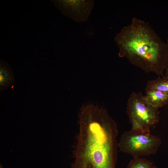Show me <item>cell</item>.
<instances>
[{
    "label": "cell",
    "mask_w": 168,
    "mask_h": 168,
    "mask_svg": "<svg viewBox=\"0 0 168 168\" xmlns=\"http://www.w3.org/2000/svg\"><path fill=\"white\" fill-rule=\"evenodd\" d=\"M14 78L11 73L1 69L0 75V88L4 89L13 82Z\"/></svg>",
    "instance_id": "9"
},
{
    "label": "cell",
    "mask_w": 168,
    "mask_h": 168,
    "mask_svg": "<svg viewBox=\"0 0 168 168\" xmlns=\"http://www.w3.org/2000/svg\"><path fill=\"white\" fill-rule=\"evenodd\" d=\"M62 7L67 14L77 22L85 21L91 13L93 0H69L62 1Z\"/></svg>",
    "instance_id": "5"
},
{
    "label": "cell",
    "mask_w": 168,
    "mask_h": 168,
    "mask_svg": "<svg viewBox=\"0 0 168 168\" xmlns=\"http://www.w3.org/2000/svg\"><path fill=\"white\" fill-rule=\"evenodd\" d=\"M114 40L120 57L126 58L146 73L164 76L168 49L166 43L148 22L133 18L130 23L116 34Z\"/></svg>",
    "instance_id": "2"
},
{
    "label": "cell",
    "mask_w": 168,
    "mask_h": 168,
    "mask_svg": "<svg viewBox=\"0 0 168 168\" xmlns=\"http://www.w3.org/2000/svg\"><path fill=\"white\" fill-rule=\"evenodd\" d=\"M127 113L134 132L150 133L151 128L159 121L158 109L148 103L141 92H133L127 104Z\"/></svg>",
    "instance_id": "3"
},
{
    "label": "cell",
    "mask_w": 168,
    "mask_h": 168,
    "mask_svg": "<svg viewBox=\"0 0 168 168\" xmlns=\"http://www.w3.org/2000/svg\"><path fill=\"white\" fill-rule=\"evenodd\" d=\"M145 90H156L168 93V77L164 76L162 77L159 76L156 79L148 81Z\"/></svg>",
    "instance_id": "7"
},
{
    "label": "cell",
    "mask_w": 168,
    "mask_h": 168,
    "mask_svg": "<svg viewBox=\"0 0 168 168\" xmlns=\"http://www.w3.org/2000/svg\"><path fill=\"white\" fill-rule=\"evenodd\" d=\"M79 129L71 168H116L117 124L103 107L88 104L78 114Z\"/></svg>",
    "instance_id": "1"
},
{
    "label": "cell",
    "mask_w": 168,
    "mask_h": 168,
    "mask_svg": "<svg viewBox=\"0 0 168 168\" xmlns=\"http://www.w3.org/2000/svg\"><path fill=\"white\" fill-rule=\"evenodd\" d=\"M126 168H157L153 163L145 158L133 157Z\"/></svg>",
    "instance_id": "8"
},
{
    "label": "cell",
    "mask_w": 168,
    "mask_h": 168,
    "mask_svg": "<svg viewBox=\"0 0 168 168\" xmlns=\"http://www.w3.org/2000/svg\"><path fill=\"white\" fill-rule=\"evenodd\" d=\"M166 46H167V49H168V39L167 40L166 42Z\"/></svg>",
    "instance_id": "11"
},
{
    "label": "cell",
    "mask_w": 168,
    "mask_h": 168,
    "mask_svg": "<svg viewBox=\"0 0 168 168\" xmlns=\"http://www.w3.org/2000/svg\"><path fill=\"white\" fill-rule=\"evenodd\" d=\"M165 76L168 77V61L165 70Z\"/></svg>",
    "instance_id": "10"
},
{
    "label": "cell",
    "mask_w": 168,
    "mask_h": 168,
    "mask_svg": "<svg viewBox=\"0 0 168 168\" xmlns=\"http://www.w3.org/2000/svg\"><path fill=\"white\" fill-rule=\"evenodd\" d=\"M144 97L148 104L158 109L168 103V93L153 90L146 91Z\"/></svg>",
    "instance_id": "6"
},
{
    "label": "cell",
    "mask_w": 168,
    "mask_h": 168,
    "mask_svg": "<svg viewBox=\"0 0 168 168\" xmlns=\"http://www.w3.org/2000/svg\"><path fill=\"white\" fill-rule=\"evenodd\" d=\"M161 143V139L157 136L130 130L123 133L118 144L121 152L140 157L155 154Z\"/></svg>",
    "instance_id": "4"
}]
</instances>
